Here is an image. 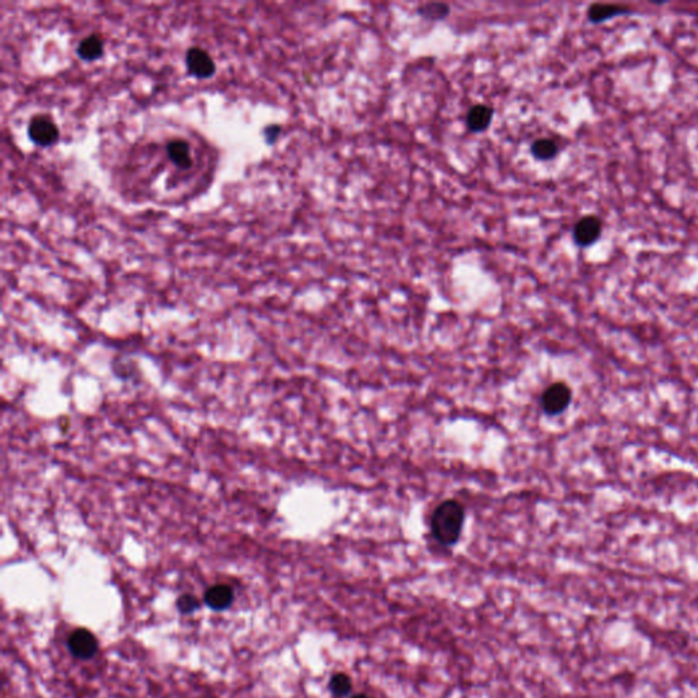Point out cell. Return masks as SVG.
Returning a JSON list of instances; mask_svg holds the SVG:
<instances>
[{"instance_id":"cell-9","label":"cell","mask_w":698,"mask_h":698,"mask_svg":"<svg viewBox=\"0 0 698 698\" xmlns=\"http://www.w3.org/2000/svg\"><path fill=\"white\" fill-rule=\"evenodd\" d=\"M166 152H168V157L171 158V161L182 168V169H188L191 165H193V155H191V151H190V145L183 141V140H175V141H171L166 146Z\"/></svg>"},{"instance_id":"cell-12","label":"cell","mask_w":698,"mask_h":698,"mask_svg":"<svg viewBox=\"0 0 698 698\" xmlns=\"http://www.w3.org/2000/svg\"><path fill=\"white\" fill-rule=\"evenodd\" d=\"M558 151H559V148L555 144V141L548 140V138L538 140L531 146L532 155L538 160H542V161H548V160L554 158L555 155H558Z\"/></svg>"},{"instance_id":"cell-6","label":"cell","mask_w":698,"mask_h":698,"mask_svg":"<svg viewBox=\"0 0 698 698\" xmlns=\"http://www.w3.org/2000/svg\"><path fill=\"white\" fill-rule=\"evenodd\" d=\"M602 233V221L596 216L582 217L573 230V239L580 247H588L593 244Z\"/></svg>"},{"instance_id":"cell-11","label":"cell","mask_w":698,"mask_h":698,"mask_svg":"<svg viewBox=\"0 0 698 698\" xmlns=\"http://www.w3.org/2000/svg\"><path fill=\"white\" fill-rule=\"evenodd\" d=\"M623 12H626V8L618 6V4H593L589 7L588 10V17L589 19L593 22V23H598V22H603L606 19H610V18H614L617 15H621Z\"/></svg>"},{"instance_id":"cell-3","label":"cell","mask_w":698,"mask_h":698,"mask_svg":"<svg viewBox=\"0 0 698 698\" xmlns=\"http://www.w3.org/2000/svg\"><path fill=\"white\" fill-rule=\"evenodd\" d=\"M186 66L191 76L199 79L212 77L216 73V63L212 56L199 47H193L186 54Z\"/></svg>"},{"instance_id":"cell-2","label":"cell","mask_w":698,"mask_h":698,"mask_svg":"<svg viewBox=\"0 0 698 698\" xmlns=\"http://www.w3.org/2000/svg\"><path fill=\"white\" fill-rule=\"evenodd\" d=\"M29 138L39 146H52L59 141L61 131L56 123L47 115L34 116L28 127Z\"/></svg>"},{"instance_id":"cell-16","label":"cell","mask_w":698,"mask_h":698,"mask_svg":"<svg viewBox=\"0 0 698 698\" xmlns=\"http://www.w3.org/2000/svg\"><path fill=\"white\" fill-rule=\"evenodd\" d=\"M281 134V127L274 124V126H269L268 129H265V138L268 141V144H273L279 135Z\"/></svg>"},{"instance_id":"cell-13","label":"cell","mask_w":698,"mask_h":698,"mask_svg":"<svg viewBox=\"0 0 698 698\" xmlns=\"http://www.w3.org/2000/svg\"><path fill=\"white\" fill-rule=\"evenodd\" d=\"M329 689L336 697H345L352 690V681L344 673H337L330 678Z\"/></svg>"},{"instance_id":"cell-15","label":"cell","mask_w":698,"mask_h":698,"mask_svg":"<svg viewBox=\"0 0 698 698\" xmlns=\"http://www.w3.org/2000/svg\"><path fill=\"white\" fill-rule=\"evenodd\" d=\"M176 607L182 614H193L199 609V602L193 595H183L177 599Z\"/></svg>"},{"instance_id":"cell-5","label":"cell","mask_w":698,"mask_h":698,"mask_svg":"<svg viewBox=\"0 0 698 698\" xmlns=\"http://www.w3.org/2000/svg\"><path fill=\"white\" fill-rule=\"evenodd\" d=\"M571 398V390L562 382L552 384L542 395V406L548 415H558L566 409Z\"/></svg>"},{"instance_id":"cell-4","label":"cell","mask_w":698,"mask_h":698,"mask_svg":"<svg viewBox=\"0 0 698 698\" xmlns=\"http://www.w3.org/2000/svg\"><path fill=\"white\" fill-rule=\"evenodd\" d=\"M67 645L73 656L80 660L91 659L98 649V641L96 635L87 629H77L73 631V634L69 637Z\"/></svg>"},{"instance_id":"cell-8","label":"cell","mask_w":698,"mask_h":698,"mask_svg":"<svg viewBox=\"0 0 698 698\" xmlns=\"http://www.w3.org/2000/svg\"><path fill=\"white\" fill-rule=\"evenodd\" d=\"M494 116V109L484 104H477L470 108L466 115V126L473 133H481L488 129Z\"/></svg>"},{"instance_id":"cell-7","label":"cell","mask_w":698,"mask_h":698,"mask_svg":"<svg viewBox=\"0 0 698 698\" xmlns=\"http://www.w3.org/2000/svg\"><path fill=\"white\" fill-rule=\"evenodd\" d=\"M233 589L230 585L217 584L210 587L205 593V603L216 611H223L233 603Z\"/></svg>"},{"instance_id":"cell-1","label":"cell","mask_w":698,"mask_h":698,"mask_svg":"<svg viewBox=\"0 0 698 698\" xmlns=\"http://www.w3.org/2000/svg\"><path fill=\"white\" fill-rule=\"evenodd\" d=\"M466 512L461 503L455 499L442 502L433 513L431 530L435 539L444 545H453L459 541Z\"/></svg>"},{"instance_id":"cell-14","label":"cell","mask_w":698,"mask_h":698,"mask_svg":"<svg viewBox=\"0 0 698 698\" xmlns=\"http://www.w3.org/2000/svg\"><path fill=\"white\" fill-rule=\"evenodd\" d=\"M417 11L423 18L437 21L446 18L450 14V7L445 3H427L422 6Z\"/></svg>"},{"instance_id":"cell-10","label":"cell","mask_w":698,"mask_h":698,"mask_svg":"<svg viewBox=\"0 0 698 698\" xmlns=\"http://www.w3.org/2000/svg\"><path fill=\"white\" fill-rule=\"evenodd\" d=\"M78 56L82 59V61H86V62H93V61H97L98 58L102 56L104 54V43L102 40L96 36V34H91V36H87L85 37L77 48Z\"/></svg>"},{"instance_id":"cell-17","label":"cell","mask_w":698,"mask_h":698,"mask_svg":"<svg viewBox=\"0 0 698 698\" xmlns=\"http://www.w3.org/2000/svg\"><path fill=\"white\" fill-rule=\"evenodd\" d=\"M352 698H371V697H369V696H366V695H356V696H353V697Z\"/></svg>"}]
</instances>
